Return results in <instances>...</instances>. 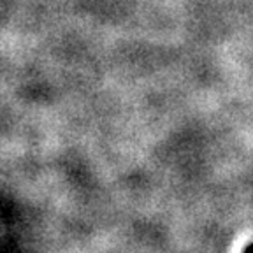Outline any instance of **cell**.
Returning <instances> with one entry per match:
<instances>
[{
	"instance_id": "6da1fadb",
	"label": "cell",
	"mask_w": 253,
	"mask_h": 253,
	"mask_svg": "<svg viewBox=\"0 0 253 253\" xmlns=\"http://www.w3.org/2000/svg\"><path fill=\"white\" fill-rule=\"evenodd\" d=\"M243 253H253V243H252V245H248V246H246V248H245V252H243Z\"/></svg>"
}]
</instances>
